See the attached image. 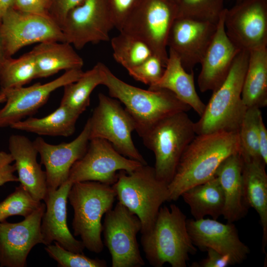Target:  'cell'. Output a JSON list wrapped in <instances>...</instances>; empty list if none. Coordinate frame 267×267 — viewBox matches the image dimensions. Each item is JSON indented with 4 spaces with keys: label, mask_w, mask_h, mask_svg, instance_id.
<instances>
[{
    "label": "cell",
    "mask_w": 267,
    "mask_h": 267,
    "mask_svg": "<svg viewBox=\"0 0 267 267\" xmlns=\"http://www.w3.org/2000/svg\"><path fill=\"white\" fill-rule=\"evenodd\" d=\"M36 78L37 68L31 51L17 58H6L0 71V91L24 87Z\"/></svg>",
    "instance_id": "obj_31"
},
{
    "label": "cell",
    "mask_w": 267,
    "mask_h": 267,
    "mask_svg": "<svg viewBox=\"0 0 267 267\" xmlns=\"http://www.w3.org/2000/svg\"><path fill=\"white\" fill-rule=\"evenodd\" d=\"M217 24L181 17H177L174 21L167 46L177 54L187 72L193 71L200 63L215 35Z\"/></svg>",
    "instance_id": "obj_18"
},
{
    "label": "cell",
    "mask_w": 267,
    "mask_h": 267,
    "mask_svg": "<svg viewBox=\"0 0 267 267\" xmlns=\"http://www.w3.org/2000/svg\"><path fill=\"white\" fill-rule=\"evenodd\" d=\"M172 0V1H174L175 2H176L177 4L179 0Z\"/></svg>",
    "instance_id": "obj_47"
},
{
    "label": "cell",
    "mask_w": 267,
    "mask_h": 267,
    "mask_svg": "<svg viewBox=\"0 0 267 267\" xmlns=\"http://www.w3.org/2000/svg\"><path fill=\"white\" fill-rule=\"evenodd\" d=\"M249 52L241 50L223 83L215 90L200 119L194 122L196 134L219 132L238 133L247 107L242 99Z\"/></svg>",
    "instance_id": "obj_4"
},
{
    "label": "cell",
    "mask_w": 267,
    "mask_h": 267,
    "mask_svg": "<svg viewBox=\"0 0 267 267\" xmlns=\"http://www.w3.org/2000/svg\"><path fill=\"white\" fill-rule=\"evenodd\" d=\"M46 245L44 249L49 256L60 267H106V261L98 258L92 259L84 253L66 250L56 241Z\"/></svg>",
    "instance_id": "obj_36"
},
{
    "label": "cell",
    "mask_w": 267,
    "mask_h": 267,
    "mask_svg": "<svg viewBox=\"0 0 267 267\" xmlns=\"http://www.w3.org/2000/svg\"><path fill=\"white\" fill-rule=\"evenodd\" d=\"M186 226L193 245L201 251L211 248L228 255L234 265L242 263L250 253L233 223L224 224L213 219H187Z\"/></svg>",
    "instance_id": "obj_19"
},
{
    "label": "cell",
    "mask_w": 267,
    "mask_h": 267,
    "mask_svg": "<svg viewBox=\"0 0 267 267\" xmlns=\"http://www.w3.org/2000/svg\"><path fill=\"white\" fill-rule=\"evenodd\" d=\"M207 256L199 262L193 263L192 267H227L234 265L232 259L228 255L222 254L214 249L206 250Z\"/></svg>",
    "instance_id": "obj_40"
},
{
    "label": "cell",
    "mask_w": 267,
    "mask_h": 267,
    "mask_svg": "<svg viewBox=\"0 0 267 267\" xmlns=\"http://www.w3.org/2000/svg\"><path fill=\"white\" fill-rule=\"evenodd\" d=\"M7 58L5 55V53L4 51L2 44V41H1V34H0V71L2 67V65L5 59Z\"/></svg>",
    "instance_id": "obj_45"
},
{
    "label": "cell",
    "mask_w": 267,
    "mask_h": 267,
    "mask_svg": "<svg viewBox=\"0 0 267 267\" xmlns=\"http://www.w3.org/2000/svg\"><path fill=\"white\" fill-rule=\"evenodd\" d=\"M36 63L37 78H47L60 71L82 69L83 58L74 46L66 42L38 44L31 50Z\"/></svg>",
    "instance_id": "obj_26"
},
{
    "label": "cell",
    "mask_w": 267,
    "mask_h": 267,
    "mask_svg": "<svg viewBox=\"0 0 267 267\" xmlns=\"http://www.w3.org/2000/svg\"><path fill=\"white\" fill-rule=\"evenodd\" d=\"M12 8L23 12L48 15L47 0H14Z\"/></svg>",
    "instance_id": "obj_42"
},
{
    "label": "cell",
    "mask_w": 267,
    "mask_h": 267,
    "mask_svg": "<svg viewBox=\"0 0 267 267\" xmlns=\"http://www.w3.org/2000/svg\"><path fill=\"white\" fill-rule=\"evenodd\" d=\"M5 101H6V97L5 95L2 93L0 92V104L5 102Z\"/></svg>",
    "instance_id": "obj_46"
},
{
    "label": "cell",
    "mask_w": 267,
    "mask_h": 267,
    "mask_svg": "<svg viewBox=\"0 0 267 267\" xmlns=\"http://www.w3.org/2000/svg\"><path fill=\"white\" fill-rule=\"evenodd\" d=\"M196 135L194 122L186 112H180L160 121L141 138L154 154L158 179L169 184L182 153Z\"/></svg>",
    "instance_id": "obj_7"
},
{
    "label": "cell",
    "mask_w": 267,
    "mask_h": 267,
    "mask_svg": "<svg viewBox=\"0 0 267 267\" xmlns=\"http://www.w3.org/2000/svg\"><path fill=\"white\" fill-rule=\"evenodd\" d=\"M177 4L171 0H142L121 30L145 43L166 66L169 34L177 17Z\"/></svg>",
    "instance_id": "obj_8"
},
{
    "label": "cell",
    "mask_w": 267,
    "mask_h": 267,
    "mask_svg": "<svg viewBox=\"0 0 267 267\" xmlns=\"http://www.w3.org/2000/svg\"><path fill=\"white\" fill-rule=\"evenodd\" d=\"M98 97V104L89 119L90 139H105L123 156L147 164L132 139L135 125L131 116L118 100L102 93Z\"/></svg>",
    "instance_id": "obj_9"
},
{
    "label": "cell",
    "mask_w": 267,
    "mask_h": 267,
    "mask_svg": "<svg viewBox=\"0 0 267 267\" xmlns=\"http://www.w3.org/2000/svg\"><path fill=\"white\" fill-rule=\"evenodd\" d=\"M226 33L241 50L267 46V0H241L224 12Z\"/></svg>",
    "instance_id": "obj_14"
},
{
    "label": "cell",
    "mask_w": 267,
    "mask_h": 267,
    "mask_svg": "<svg viewBox=\"0 0 267 267\" xmlns=\"http://www.w3.org/2000/svg\"><path fill=\"white\" fill-rule=\"evenodd\" d=\"M114 27L120 31L142 0H105Z\"/></svg>",
    "instance_id": "obj_38"
},
{
    "label": "cell",
    "mask_w": 267,
    "mask_h": 267,
    "mask_svg": "<svg viewBox=\"0 0 267 267\" xmlns=\"http://www.w3.org/2000/svg\"><path fill=\"white\" fill-rule=\"evenodd\" d=\"M83 72L82 69H72L45 84L37 83L27 87L0 91L6 97L5 104L0 109V128L10 127L34 114L46 102L52 92L76 81Z\"/></svg>",
    "instance_id": "obj_16"
},
{
    "label": "cell",
    "mask_w": 267,
    "mask_h": 267,
    "mask_svg": "<svg viewBox=\"0 0 267 267\" xmlns=\"http://www.w3.org/2000/svg\"><path fill=\"white\" fill-rule=\"evenodd\" d=\"M259 147L260 156L264 163L267 164V129L263 118L261 120L259 132Z\"/></svg>",
    "instance_id": "obj_43"
},
{
    "label": "cell",
    "mask_w": 267,
    "mask_h": 267,
    "mask_svg": "<svg viewBox=\"0 0 267 267\" xmlns=\"http://www.w3.org/2000/svg\"><path fill=\"white\" fill-rule=\"evenodd\" d=\"M263 118L260 108L248 107L239 126L238 134L239 154L244 161L261 158L259 147V132Z\"/></svg>",
    "instance_id": "obj_33"
},
{
    "label": "cell",
    "mask_w": 267,
    "mask_h": 267,
    "mask_svg": "<svg viewBox=\"0 0 267 267\" xmlns=\"http://www.w3.org/2000/svg\"><path fill=\"white\" fill-rule=\"evenodd\" d=\"M148 89H166L171 91L200 116L204 111L206 105L196 91L193 72H187L178 57L171 49H169L168 61L161 78Z\"/></svg>",
    "instance_id": "obj_24"
},
{
    "label": "cell",
    "mask_w": 267,
    "mask_h": 267,
    "mask_svg": "<svg viewBox=\"0 0 267 267\" xmlns=\"http://www.w3.org/2000/svg\"><path fill=\"white\" fill-rule=\"evenodd\" d=\"M47 0L48 15L61 26L68 12L83 0Z\"/></svg>",
    "instance_id": "obj_39"
},
{
    "label": "cell",
    "mask_w": 267,
    "mask_h": 267,
    "mask_svg": "<svg viewBox=\"0 0 267 267\" xmlns=\"http://www.w3.org/2000/svg\"><path fill=\"white\" fill-rule=\"evenodd\" d=\"M9 153L13 158L18 181L38 201L47 192L46 175L37 160L38 152L27 137L12 134L8 139Z\"/></svg>",
    "instance_id": "obj_22"
},
{
    "label": "cell",
    "mask_w": 267,
    "mask_h": 267,
    "mask_svg": "<svg viewBox=\"0 0 267 267\" xmlns=\"http://www.w3.org/2000/svg\"><path fill=\"white\" fill-rule=\"evenodd\" d=\"M165 69L161 60L153 54L139 65L128 70L135 80L151 86L161 78Z\"/></svg>",
    "instance_id": "obj_37"
},
{
    "label": "cell",
    "mask_w": 267,
    "mask_h": 267,
    "mask_svg": "<svg viewBox=\"0 0 267 267\" xmlns=\"http://www.w3.org/2000/svg\"><path fill=\"white\" fill-rule=\"evenodd\" d=\"M224 12V10L217 24L213 38L200 63L201 68L197 82L200 91L203 92L213 91L223 83L236 56L241 51L226 33Z\"/></svg>",
    "instance_id": "obj_20"
},
{
    "label": "cell",
    "mask_w": 267,
    "mask_h": 267,
    "mask_svg": "<svg viewBox=\"0 0 267 267\" xmlns=\"http://www.w3.org/2000/svg\"><path fill=\"white\" fill-rule=\"evenodd\" d=\"M80 115L67 107L60 105L44 117H30L12 124L10 127L19 131L41 135L69 136L75 131Z\"/></svg>",
    "instance_id": "obj_29"
},
{
    "label": "cell",
    "mask_w": 267,
    "mask_h": 267,
    "mask_svg": "<svg viewBox=\"0 0 267 267\" xmlns=\"http://www.w3.org/2000/svg\"><path fill=\"white\" fill-rule=\"evenodd\" d=\"M142 165L121 155L106 140L93 138L85 154L72 166L67 181H96L112 185L119 171L130 173Z\"/></svg>",
    "instance_id": "obj_12"
},
{
    "label": "cell",
    "mask_w": 267,
    "mask_h": 267,
    "mask_svg": "<svg viewBox=\"0 0 267 267\" xmlns=\"http://www.w3.org/2000/svg\"><path fill=\"white\" fill-rule=\"evenodd\" d=\"M13 158L9 153L0 151V186L9 182L18 181V177L14 175L16 169Z\"/></svg>",
    "instance_id": "obj_41"
},
{
    "label": "cell",
    "mask_w": 267,
    "mask_h": 267,
    "mask_svg": "<svg viewBox=\"0 0 267 267\" xmlns=\"http://www.w3.org/2000/svg\"><path fill=\"white\" fill-rule=\"evenodd\" d=\"M13 2L14 0H0V22L5 13L12 8Z\"/></svg>",
    "instance_id": "obj_44"
},
{
    "label": "cell",
    "mask_w": 267,
    "mask_h": 267,
    "mask_svg": "<svg viewBox=\"0 0 267 267\" xmlns=\"http://www.w3.org/2000/svg\"><path fill=\"white\" fill-rule=\"evenodd\" d=\"M89 140L88 119L79 135L69 142L52 144L41 137L33 141L45 168L47 190L56 189L68 180L71 168L85 154Z\"/></svg>",
    "instance_id": "obj_17"
},
{
    "label": "cell",
    "mask_w": 267,
    "mask_h": 267,
    "mask_svg": "<svg viewBox=\"0 0 267 267\" xmlns=\"http://www.w3.org/2000/svg\"><path fill=\"white\" fill-rule=\"evenodd\" d=\"M116 198L112 185L96 181L76 182L70 189L68 199L74 211L73 234L81 237L89 251L98 254L103 250L101 219L113 208Z\"/></svg>",
    "instance_id": "obj_5"
},
{
    "label": "cell",
    "mask_w": 267,
    "mask_h": 267,
    "mask_svg": "<svg viewBox=\"0 0 267 267\" xmlns=\"http://www.w3.org/2000/svg\"><path fill=\"white\" fill-rule=\"evenodd\" d=\"M41 203V201L34 199L20 184L14 192L0 202V222L12 216L26 218L37 209Z\"/></svg>",
    "instance_id": "obj_35"
},
{
    "label": "cell",
    "mask_w": 267,
    "mask_h": 267,
    "mask_svg": "<svg viewBox=\"0 0 267 267\" xmlns=\"http://www.w3.org/2000/svg\"><path fill=\"white\" fill-rule=\"evenodd\" d=\"M0 29L7 58L33 44L65 42L60 25L47 14L23 12L11 8L2 17Z\"/></svg>",
    "instance_id": "obj_11"
},
{
    "label": "cell",
    "mask_w": 267,
    "mask_h": 267,
    "mask_svg": "<svg viewBox=\"0 0 267 267\" xmlns=\"http://www.w3.org/2000/svg\"><path fill=\"white\" fill-rule=\"evenodd\" d=\"M225 0H179L177 17L186 18L217 24L225 8Z\"/></svg>",
    "instance_id": "obj_34"
},
{
    "label": "cell",
    "mask_w": 267,
    "mask_h": 267,
    "mask_svg": "<svg viewBox=\"0 0 267 267\" xmlns=\"http://www.w3.org/2000/svg\"><path fill=\"white\" fill-rule=\"evenodd\" d=\"M113 55L117 62L128 70L147 59L153 53L149 47L137 38L120 32L111 40Z\"/></svg>",
    "instance_id": "obj_32"
},
{
    "label": "cell",
    "mask_w": 267,
    "mask_h": 267,
    "mask_svg": "<svg viewBox=\"0 0 267 267\" xmlns=\"http://www.w3.org/2000/svg\"><path fill=\"white\" fill-rule=\"evenodd\" d=\"M112 186L119 202L139 219L141 234L151 229L162 204L169 202L168 184L158 179L154 167L147 164L130 173L119 171Z\"/></svg>",
    "instance_id": "obj_6"
},
{
    "label": "cell",
    "mask_w": 267,
    "mask_h": 267,
    "mask_svg": "<svg viewBox=\"0 0 267 267\" xmlns=\"http://www.w3.org/2000/svg\"><path fill=\"white\" fill-rule=\"evenodd\" d=\"M45 205L18 222H0V267H25L32 248L43 244L41 224Z\"/></svg>",
    "instance_id": "obj_15"
},
{
    "label": "cell",
    "mask_w": 267,
    "mask_h": 267,
    "mask_svg": "<svg viewBox=\"0 0 267 267\" xmlns=\"http://www.w3.org/2000/svg\"><path fill=\"white\" fill-rule=\"evenodd\" d=\"M60 27L65 42L78 49L108 41L115 27L105 0H83L68 12Z\"/></svg>",
    "instance_id": "obj_13"
},
{
    "label": "cell",
    "mask_w": 267,
    "mask_h": 267,
    "mask_svg": "<svg viewBox=\"0 0 267 267\" xmlns=\"http://www.w3.org/2000/svg\"><path fill=\"white\" fill-rule=\"evenodd\" d=\"M249 52L242 99L247 108L261 109L267 105V46Z\"/></svg>",
    "instance_id": "obj_27"
},
{
    "label": "cell",
    "mask_w": 267,
    "mask_h": 267,
    "mask_svg": "<svg viewBox=\"0 0 267 267\" xmlns=\"http://www.w3.org/2000/svg\"><path fill=\"white\" fill-rule=\"evenodd\" d=\"M181 196L188 205L193 219L199 220L210 216L213 219L217 220L222 215L224 197L216 176L187 189Z\"/></svg>",
    "instance_id": "obj_28"
},
{
    "label": "cell",
    "mask_w": 267,
    "mask_h": 267,
    "mask_svg": "<svg viewBox=\"0 0 267 267\" xmlns=\"http://www.w3.org/2000/svg\"><path fill=\"white\" fill-rule=\"evenodd\" d=\"M106 65L97 63L91 69L83 72L75 82L63 87L60 105L78 113L82 114L90 104V96L94 89L102 85L105 80Z\"/></svg>",
    "instance_id": "obj_30"
},
{
    "label": "cell",
    "mask_w": 267,
    "mask_h": 267,
    "mask_svg": "<svg viewBox=\"0 0 267 267\" xmlns=\"http://www.w3.org/2000/svg\"><path fill=\"white\" fill-rule=\"evenodd\" d=\"M105 74L103 85L109 96L125 106L141 138L164 118L191 109L167 89L146 90L133 86L116 77L106 66Z\"/></svg>",
    "instance_id": "obj_3"
},
{
    "label": "cell",
    "mask_w": 267,
    "mask_h": 267,
    "mask_svg": "<svg viewBox=\"0 0 267 267\" xmlns=\"http://www.w3.org/2000/svg\"><path fill=\"white\" fill-rule=\"evenodd\" d=\"M266 165L261 158H258L243 161L242 169L244 201L246 205L254 208L260 217L263 229L262 250L265 253L267 243Z\"/></svg>",
    "instance_id": "obj_25"
},
{
    "label": "cell",
    "mask_w": 267,
    "mask_h": 267,
    "mask_svg": "<svg viewBox=\"0 0 267 267\" xmlns=\"http://www.w3.org/2000/svg\"><path fill=\"white\" fill-rule=\"evenodd\" d=\"M72 183L67 181L55 190H48L44 201L45 210L41 229L45 246L56 241L64 249L84 253L85 247L81 240L76 239L67 222L68 195Z\"/></svg>",
    "instance_id": "obj_21"
},
{
    "label": "cell",
    "mask_w": 267,
    "mask_h": 267,
    "mask_svg": "<svg viewBox=\"0 0 267 267\" xmlns=\"http://www.w3.org/2000/svg\"><path fill=\"white\" fill-rule=\"evenodd\" d=\"M239 150L238 133L196 134L182 153L168 184L169 202L178 199L187 189L214 178L222 161Z\"/></svg>",
    "instance_id": "obj_1"
},
{
    "label": "cell",
    "mask_w": 267,
    "mask_h": 267,
    "mask_svg": "<svg viewBox=\"0 0 267 267\" xmlns=\"http://www.w3.org/2000/svg\"><path fill=\"white\" fill-rule=\"evenodd\" d=\"M141 229L138 217L119 202L105 214L102 224L104 244L111 255L112 267L145 265L136 239Z\"/></svg>",
    "instance_id": "obj_10"
},
{
    "label": "cell",
    "mask_w": 267,
    "mask_h": 267,
    "mask_svg": "<svg viewBox=\"0 0 267 267\" xmlns=\"http://www.w3.org/2000/svg\"><path fill=\"white\" fill-rule=\"evenodd\" d=\"M186 217L176 204L160 208L151 229L141 234L140 242L148 263L154 267L165 263L172 267H186L189 254L197 248L186 226Z\"/></svg>",
    "instance_id": "obj_2"
},
{
    "label": "cell",
    "mask_w": 267,
    "mask_h": 267,
    "mask_svg": "<svg viewBox=\"0 0 267 267\" xmlns=\"http://www.w3.org/2000/svg\"><path fill=\"white\" fill-rule=\"evenodd\" d=\"M243 165L241 155L236 153L223 160L216 172L224 197L222 216L227 222L233 223L244 218L249 208L243 198Z\"/></svg>",
    "instance_id": "obj_23"
}]
</instances>
